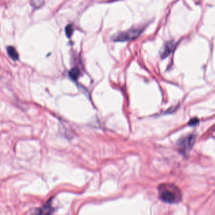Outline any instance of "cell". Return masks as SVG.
<instances>
[{"instance_id":"cell-9","label":"cell","mask_w":215,"mask_h":215,"mask_svg":"<svg viewBox=\"0 0 215 215\" xmlns=\"http://www.w3.org/2000/svg\"><path fill=\"white\" fill-rule=\"evenodd\" d=\"M198 123H199V120L198 119H196V118H194V119H191L189 121V125H190V126H194L196 124H197Z\"/></svg>"},{"instance_id":"cell-7","label":"cell","mask_w":215,"mask_h":215,"mask_svg":"<svg viewBox=\"0 0 215 215\" xmlns=\"http://www.w3.org/2000/svg\"><path fill=\"white\" fill-rule=\"evenodd\" d=\"M51 208L50 206H48V205L45 206L43 208L39 209L38 212L36 213V215H49L51 212Z\"/></svg>"},{"instance_id":"cell-1","label":"cell","mask_w":215,"mask_h":215,"mask_svg":"<svg viewBox=\"0 0 215 215\" xmlns=\"http://www.w3.org/2000/svg\"><path fill=\"white\" fill-rule=\"evenodd\" d=\"M159 198L163 202L169 204H177L182 198L180 190L172 184H163L158 187Z\"/></svg>"},{"instance_id":"cell-5","label":"cell","mask_w":215,"mask_h":215,"mask_svg":"<svg viewBox=\"0 0 215 215\" xmlns=\"http://www.w3.org/2000/svg\"><path fill=\"white\" fill-rule=\"evenodd\" d=\"M7 53L9 57L13 61H17L18 59V54L14 47L8 46L7 48Z\"/></svg>"},{"instance_id":"cell-2","label":"cell","mask_w":215,"mask_h":215,"mask_svg":"<svg viewBox=\"0 0 215 215\" xmlns=\"http://www.w3.org/2000/svg\"><path fill=\"white\" fill-rule=\"evenodd\" d=\"M142 32L141 29H132L126 31L120 32L112 37V40L115 42H124L136 38Z\"/></svg>"},{"instance_id":"cell-8","label":"cell","mask_w":215,"mask_h":215,"mask_svg":"<svg viewBox=\"0 0 215 215\" xmlns=\"http://www.w3.org/2000/svg\"><path fill=\"white\" fill-rule=\"evenodd\" d=\"M65 30H65L66 35H67L68 37H70L72 35V34L73 33V28L72 25H71V24L68 25L66 27V28H65Z\"/></svg>"},{"instance_id":"cell-6","label":"cell","mask_w":215,"mask_h":215,"mask_svg":"<svg viewBox=\"0 0 215 215\" xmlns=\"http://www.w3.org/2000/svg\"><path fill=\"white\" fill-rule=\"evenodd\" d=\"M79 74H80L79 70L76 68H73L69 71V76L74 80H76L79 76Z\"/></svg>"},{"instance_id":"cell-3","label":"cell","mask_w":215,"mask_h":215,"mask_svg":"<svg viewBox=\"0 0 215 215\" xmlns=\"http://www.w3.org/2000/svg\"><path fill=\"white\" fill-rule=\"evenodd\" d=\"M195 136L194 134H189L182 137L177 143V146H178L179 151L183 154H187L193 146Z\"/></svg>"},{"instance_id":"cell-4","label":"cell","mask_w":215,"mask_h":215,"mask_svg":"<svg viewBox=\"0 0 215 215\" xmlns=\"http://www.w3.org/2000/svg\"><path fill=\"white\" fill-rule=\"evenodd\" d=\"M172 49H173V44L172 43L169 42V43H167V44H165V45L163 46V49H162L161 52L162 57L163 58L167 57L169 55V54L172 52Z\"/></svg>"}]
</instances>
